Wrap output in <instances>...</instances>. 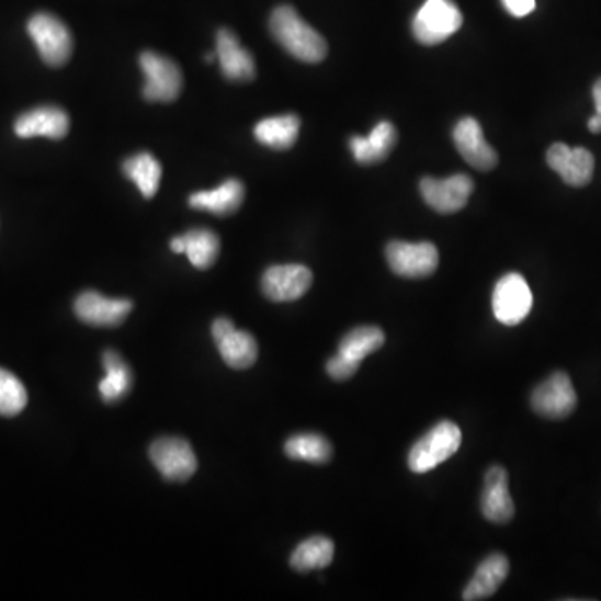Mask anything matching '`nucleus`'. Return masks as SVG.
I'll return each instance as SVG.
<instances>
[{"instance_id":"nucleus-20","label":"nucleus","mask_w":601,"mask_h":601,"mask_svg":"<svg viewBox=\"0 0 601 601\" xmlns=\"http://www.w3.org/2000/svg\"><path fill=\"white\" fill-rule=\"evenodd\" d=\"M245 184L239 179H226L213 191H197L191 194L190 206L193 209L207 211L216 216H229L241 207L245 201Z\"/></svg>"},{"instance_id":"nucleus-35","label":"nucleus","mask_w":601,"mask_h":601,"mask_svg":"<svg viewBox=\"0 0 601 601\" xmlns=\"http://www.w3.org/2000/svg\"><path fill=\"white\" fill-rule=\"evenodd\" d=\"M214 59H216V50H214V53H207L206 57H204V60H206L207 64L214 63Z\"/></svg>"},{"instance_id":"nucleus-25","label":"nucleus","mask_w":601,"mask_h":601,"mask_svg":"<svg viewBox=\"0 0 601 601\" xmlns=\"http://www.w3.org/2000/svg\"><path fill=\"white\" fill-rule=\"evenodd\" d=\"M334 558V543L326 536H313L300 543L291 555V567L300 574L329 567Z\"/></svg>"},{"instance_id":"nucleus-13","label":"nucleus","mask_w":601,"mask_h":601,"mask_svg":"<svg viewBox=\"0 0 601 601\" xmlns=\"http://www.w3.org/2000/svg\"><path fill=\"white\" fill-rule=\"evenodd\" d=\"M73 311L86 325L114 328L123 325L124 319L133 311V303L129 299H112L95 291H86L73 303Z\"/></svg>"},{"instance_id":"nucleus-16","label":"nucleus","mask_w":601,"mask_h":601,"mask_svg":"<svg viewBox=\"0 0 601 601\" xmlns=\"http://www.w3.org/2000/svg\"><path fill=\"white\" fill-rule=\"evenodd\" d=\"M453 140H455L460 155L473 168L478 169V171H491V169L497 168V150L486 143L485 134H483L478 121L473 120V117H463L453 129Z\"/></svg>"},{"instance_id":"nucleus-30","label":"nucleus","mask_w":601,"mask_h":601,"mask_svg":"<svg viewBox=\"0 0 601 601\" xmlns=\"http://www.w3.org/2000/svg\"><path fill=\"white\" fill-rule=\"evenodd\" d=\"M358 367H360V363H354V361L348 360L347 356L340 353H336L326 364L329 376L332 379H338V382L351 378L356 373Z\"/></svg>"},{"instance_id":"nucleus-19","label":"nucleus","mask_w":601,"mask_h":601,"mask_svg":"<svg viewBox=\"0 0 601 601\" xmlns=\"http://www.w3.org/2000/svg\"><path fill=\"white\" fill-rule=\"evenodd\" d=\"M398 143V131L388 121L376 124L370 136H353L350 149L360 165H378L392 155L393 147Z\"/></svg>"},{"instance_id":"nucleus-27","label":"nucleus","mask_w":601,"mask_h":601,"mask_svg":"<svg viewBox=\"0 0 601 601\" xmlns=\"http://www.w3.org/2000/svg\"><path fill=\"white\" fill-rule=\"evenodd\" d=\"M385 332L378 326H360L344 336L338 353L361 364L364 358L378 351L385 344Z\"/></svg>"},{"instance_id":"nucleus-23","label":"nucleus","mask_w":601,"mask_h":601,"mask_svg":"<svg viewBox=\"0 0 601 601\" xmlns=\"http://www.w3.org/2000/svg\"><path fill=\"white\" fill-rule=\"evenodd\" d=\"M123 171L126 178L139 188L140 194L147 200L155 197V194L158 193L162 175L161 162L147 150L127 158L124 161Z\"/></svg>"},{"instance_id":"nucleus-10","label":"nucleus","mask_w":601,"mask_h":601,"mask_svg":"<svg viewBox=\"0 0 601 601\" xmlns=\"http://www.w3.org/2000/svg\"><path fill=\"white\" fill-rule=\"evenodd\" d=\"M472 178L466 174L450 175L446 179L423 178L420 182L424 203L440 214H453L462 211L472 196Z\"/></svg>"},{"instance_id":"nucleus-11","label":"nucleus","mask_w":601,"mask_h":601,"mask_svg":"<svg viewBox=\"0 0 601 601\" xmlns=\"http://www.w3.org/2000/svg\"><path fill=\"white\" fill-rule=\"evenodd\" d=\"M211 332H213L220 358L233 370H248L258 360V343H256L254 336L249 334L248 331L236 329L228 318H217L213 322Z\"/></svg>"},{"instance_id":"nucleus-9","label":"nucleus","mask_w":601,"mask_h":601,"mask_svg":"<svg viewBox=\"0 0 601 601\" xmlns=\"http://www.w3.org/2000/svg\"><path fill=\"white\" fill-rule=\"evenodd\" d=\"M577 392L571 385L570 376L556 371L546 382L533 392L532 406L540 417L549 420H563L570 417L577 408Z\"/></svg>"},{"instance_id":"nucleus-12","label":"nucleus","mask_w":601,"mask_h":601,"mask_svg":"<svg viewBox=\"0 0 601 601\" xmlns=\"http://www.w3.org/2000/svg\"><path fill=\"white\" fill-rule=\"evenodd\" d=\"M313 273L303 264H277L262 274V293L274 303H290L308 293Z\"/></svg>"},{"instance_id":"nucleus-15","label":"nucleus","mask_w":601,"mask_h":601,"mask_svg":"<svg viewBox=\"0 0 601 601\" xmlns=\"http://www.w3.org/2000/svg\"><path fill=\"white\" fill-rule=\"evenodd\" d=\"M69 116L64 109L57 105H39L18 117L14 133L21 139H31V137L63 139L69 133Z\"/></svg>"},{"instance_id":"nucleus-14","label":"nucleus","mask_w":601,"mask_h":601,"mask_svg":"<svg viewBox=\"0 0 601 601\" xmlns=\"http://www.w3.org/2000/svg\"><path fill=\"white\" fill-rule=\"evenodd\" d=\"M546 162L571 188H583L593 178L594 158L585 147L556 143L546 150Z\"/></svg>"},{"instance_id":"nucleus-7","label":"nucleus","mask_w":601,"mask_h":601,"mask_svg":"<svg viewBox=\"0 0 601 601\" xmlns=\"http://www.w3.org/2000/svg\"><path fill=\"white\" fill-rule=\"evenodd\" d=\"M386 259L396 276L420 280L438 270L440 252L433 242L393 241L386 246Z\"/></svg>"},{"instance_id":"nucleus-28","label":"nucleus","mask_w":601,"mask_h":601,"mask_svg":"<svg viewBox=\"0 0 601 601\" xmlns=\"http://www.w3.org/2000/svg\"><path fill=\"white\" fill-rule=\"evenodd\" d=\"M287 458L296 462H308L321 465L328 463L332 456V446L321 434L299 433L291 436L284 444Z\"/></svg>"},{"instance_id":"nucleus-1","label":"nucleus","mask_w":601,"mask_h":601,"mask_svg":"<svg viewBox=\"0 0 601 601\" xmlns=\"http://www.w3.org/2000/svg\"><path fill=\"white\" fill-rule=\"evenodd\" d=\"M270 31L276 43L294 59L318 64L328 54L325 37L303 21L291 5L274 9L270 18Z\"/></svg>"},{"instance_id":"nucleus-34","label":"nucleus","mask_w":601,"mask_h":601,"mask_svg":"<svg viewBox=\"0 0 601 601\" xmlns=\"http://www.w3.org/2000/svg\"><path fill=\"white\" fill-rule=\"evenodd\" d=\"M171 251L175 254H184V245H182L181 236H175L174 239H171Z\"/></svg>"},{"instance_id":"nucleus-31","label":"nucleus","mask_w":601,"mask_h":601,"mask_svg":"<svg viewBox=\"0 0 601 601\" xmlns=\"http://www.w3.org/2000/svg\"><path fill=\"white\" fill-rule=\"evenodd\" d=\"M504 9L514 18H526L536 9V0H503Z\"/></svg>"},{"instance_id":"nucleus-26","label":"nucleus","mask_w":601,"mask_h":601,"mask_svg":"<svg viewBox=\"0 0 601 601\" xmlns=\"http://www.w3.org/2000/svg\"><path fill=\"white\" fill-rule=\"evenodd\" d=\"M184 254L197 270H209L219 256V238L211 229H191L181 236Z\"/></svg>"},{"instance_id":"nucleus-22","label":"nucleus","mask_w":601,"mask_h":601,"mask_svg":"<svg viewBox=\"0 0 601 601\" xmlns=\"http://www.w3.org/2000/svg\"><path fill=\"white\" fill-rule=\"evenodd\" d=\"M300 121L296 114L268 117L259 121L254 127V137L262 146L274 150H287L296 144Z\"/></svg>"},{"instance_id":"nucleus-17","label":"nucleus","mask_w":601,"mask_h":601,"mask_svg":"<svg viewBox=\"0 0 601 601\" xmlns=\"http://www.w3.org/2000/svg\"><path fill=\"white\" fill-rule=\"evenodd\" d=\"M216 59L224 78L233 82H249L256 78L254 57L239 43L238 35L220 29L216 35Z\"/></svg>"},{"instance_id":"nucleus-4","label":"nucleus","mask_w":601,"mask_h":601,"mask_svg":"<svg viewBox=\"0 0 601 601\" xmlns=\"http://www.w3.org/2000/svg\"><path fill=\"white\" fill-rule=\"evenodd\" d=\"M27 32L47 66L60 67L69 63L73 49L72 35L59 18L49 12L32 15Z\"/></svg>"},{"instance_id":"nucleus-6","label":"nucleus","mask_w":601,"mask_h":601,"mask_svg":"<svg viewBox=\"0 0 601 601\" xmlns=\"http://www.w3.org/2000/svg\"><path fill=\"white\" fill-rule=\"evenodd\" d=\"M494 315L501 325L517 326L529 318L533 308V294L521 274L508 273L498 281L491 297Z\"/></svg>"},{"instance_id":"nucleus-32","label":"nucleus","mask_w":601,"mask_h":601,"mask_svg":"<svg viewBox=\"0 0 601 601\" xmlns=\"http://www.w3.org/2000/svg\"><path fill=\"white\" fill-rule=\"evenodd\" d=\"M593 101L597 107V114H601V79H598L593 86Z\"/></svg>"},{"instance_id":"nucleus-24","label":"nucleus","mask_w":601,"mask_h":601,"mask_svg":"<svg viewBox=\"0 0 601 601\" xmlns=\"http://www.w3.org/2000/svg\"><path fill=\"white\" fill-rule=\"evenodd\" d=\"M105 378L99 383V393L105 402H116L129 393L133 373L116 351H105L102 356Z\"/></svg>"},{"instance_id":"nucleus-2","label":"nucleus","mask_w":601,"mask_h":601,"mask_svg":"<svg viewBox=\"0 0 601 601\" xmlns=\"http://www.w3.org/2000/svg\"><path fill=\"white\" fill-rule=\"evenodd\" d=\"M462 430L455 423L441 421L409 451V469L417 475L431 472L455 455L462 446Z\"/></svg>"},{"instance_id":"nucleus-18","label":"nucleus","mask_w":601,"mask_h":601,"mask_svg":"<svg viewBox=\"0 0 601 601\" xmlns=\"http://www.w3.org/2000/svg\"><path fill=\"white\" fill-rule=\"evenodd\" d=\"M481 511L486 520L494 523H508L513 518L514 504L508 490V473L501 466H491L486 472Z\"/></svg>"},{"instance_id":"nucleus-29","label":"nucleus","mask_w":601,"mask_h":601,"mask_svg":"<svg viewBox=\"0 0 601 601\" xmlns=\"http://www.w3.org/2000/svg\"><path fill=\"white\" fill-rule=\"evenodd\" d=\"M27 405V392L11 371L0 367V417H18Z\"/></svg>"},{"instance_id":"nucleus-33","label":"nucleus","mask_w":601,"mask_h":601,"mask_svg":"<svg viewBox=\"0 0 601 601\" xmlns=\"http://www.w3.org/2000/svg\"><path fill=\"white\" fill-rule=\"evenodd\" d=\"M588 129L593 134H601V114H594V116L588 121Z\"/></svg>"},{"instance_id":"nucleus-3","label":"nucleus","mask_w":601,"mask_h":601,"mask_svg":"<svg viewBox=\"0 0 601 601\" xmlns=\"http://www.w3.org/2000/svg\"><path fill=\"white\" fill-rule=\"evenodd\" d=\"M463 25V14L453 0H427L412 19V35L423 46L450 39Z\"/></svg>"},{"instance_id":"nucleus-21","label":"nucleus","mask_w":601,"mask_h":601,"mask_svg":"<svg viewBox=\"0 0 601 601\" xmlns=\"http://www.w3.org/2000/svg\"><path fill=\"white\" fill-rule=\"evenodd\" d=\"M510 574V562L503 553H494L481 562L475 577L463 591V600L478 601L497 593L498 588L507 580Z\"/></svg>"},{"instance_id":"nucleus-5","label":"nucleus","mask_w":601,"mask_h":601,"mask_svg":"<svg viewBox=\"0 0 601 601\" xmlns=\"http://www.w3.org/2000/svg\"><path fill=\"white\" fill-rule=\"evenodd\" d=\"M139 66L146 76L143 95L149 102H172L182 91L181 69L174 60L162 54L146 50L140 54Z\"/></svg>"},{"instance_id":"nucleus-8","label":"nucleus","mask_w":601,"mask_h":601,"mask_svg":"<svg viewBox=\"0 0 601 601\" xmlns=\"http://www.w3.org/2000/svg\"><path fill=\"white\" fill-rule=\"evenodd\" d=\"M149 455L156 468L169 481H185L196 473V455L191 444L182 438H159L150 444Z\"/></svg>"}]
</instances>
